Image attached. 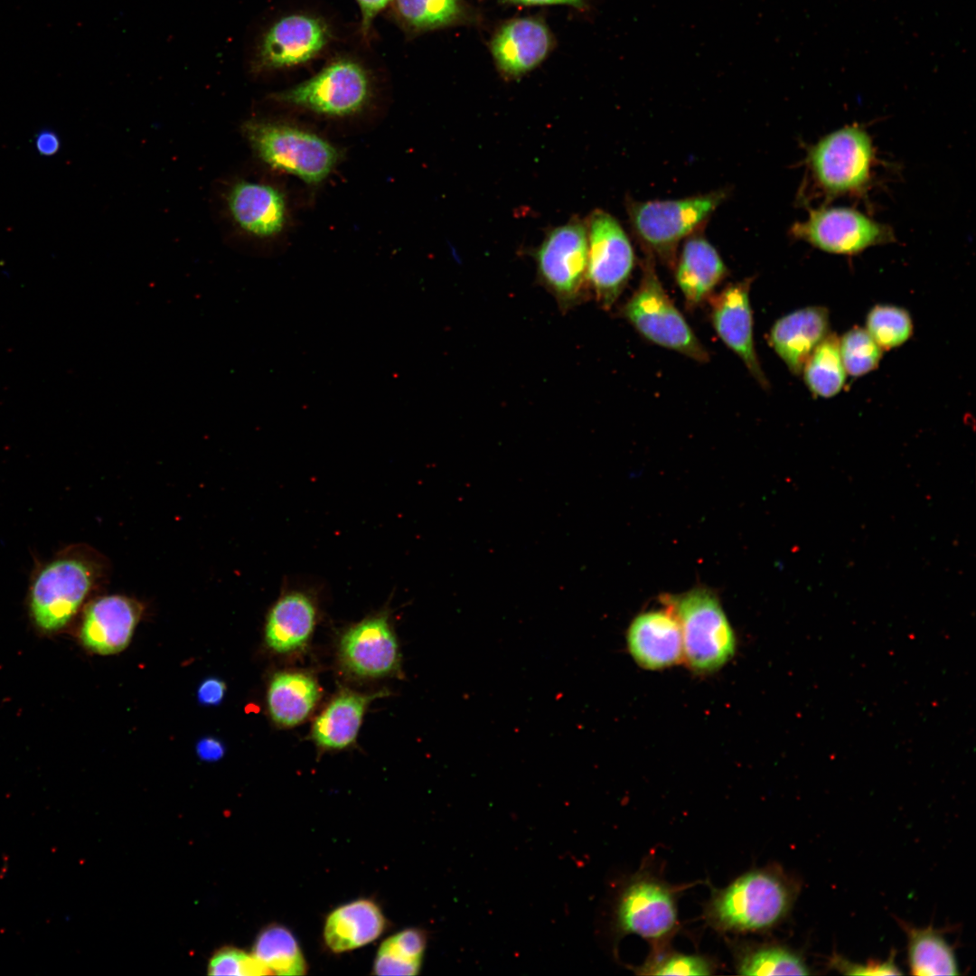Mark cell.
I'll use <instances>...</instances> for the list:
<instances>
[{
	"label": "cell",
	"instance_id": "cell-1",
	"mask_svg": "<svg viewBox=\"0 0 976 976\" xmlns=\"http://www.w3.org/2000/svg\"><path fill=\"white\" fill-rule=\"evenodd\" d=\"M794 897V886L781 870L753 869L715 890L707 904L705 917L722 932L765 931L786 916Z\"/></svg>",
	"mask_w": 976,
	"mask_h": 976
},
{
	"label": "cell",
	"instance_id": "cell-2",
	"mask_svg": "<svg viewBox=\"0 0 976 976\" xmlns=\"http://www.w3.org/2000/svg\"><path fill=\"white\" fill-rule=\"evenodd\" d=\"M242 130L264 163L308 184L325 180L340 159L332 143L295 125L251 119L244 123Z\"/></svg>",
	"mask_w": 976,
	"mask_h": 976
},
{
	"label": "cell",
	"instance_id": "cell-3",
	"mask_svg": "<svg viewBox=\"0 0 976 976\" xmlns=\"http://www.w3.org/2000/svg\"><path fill=\"white\" fill-rule=\"evenodd\" d=\"M727 195L718 190L678 200H629L632 230L647 253L674 266L680 241L699 230Z\"/></svg>",
	"mask_w": 976,
	"mask_h": 976
},
{
	"label": "cell",
	"instance_id": "cell-4",
	"mask_svg": "<svg viewBox=\"0 0 976 976\" xmlns=\"http://www.w3.org/2000/svg\"><path fill=\"white\" fill-rule=\"evenodd\" d=\"M876 152L868 133L845 126L820 138L807 150L811 177L826 196L859 195L872 179Z\"/></svg>",
	"mask_w": 976,
	"mask_h": 976
},
{
	"label": "cell",
	"instance_id": "cell-5",
	"mask_svg": "<svg viewBox=\"0 0 976 976\" xmlns=\"http://www.w3.org/2000/svg\"><path fill=\"white\" fill-rule=\"evenodd\" d=\"M654 257L647 253L637 289L624 304L623 315L646 339L699 362L709 352L663 288Z\"/></svg>",
	"mask_w": 976,
	"mask_h": 976
},
{
	"label": "cell",
	"instance_id": "cell-6",
	"mask_svg": "<svg viewBox=\"0 0 976 976\" xmlns=\"http://www.w3.org/2000/svg\"><path fill=\"white\" fill-rule=\"evenodd\" d=\"M95 578L93 564L75 548L66 549L35 573L30 588V610L46 632L65 626L75 615Z\"/></svg>",
	"mask_w": 976,
	"mask_h": 976
},
{
	"label": "cell",
	"instance_id": "cell-7",
	"mask_svg": "<svg viewBox=\"0 0 976 976\" xmlns=\"http://www.w3.org/2000/svg\"><path fill=\"white\" fill-rule=\"evenodd\" d=\"M682 636L683 660L695 672L720 669L735 654L736 636L716 596L694 589L671 600Z\"/></svg>",
	"mask_w": 976,
	"mask_h": 976
},
{
	"label": "cell",
	"instance_id": "cell-8",
	"mask_svg": "<svg viewBox=\"0 0 976 976\" xmlns=\"http://www.w3.org/2000/svg\"><path fill=\"white\" fill-rule=\"evenodd\" d=\"M371 96L368 71L348 58L335 60L310 79L273 95L283 104L331 117L359 113Z\"/></svg>",
	"mask_w": 976,
	"mask_h": 976
},
{
	"label": "cell",
	"instance_id": "cell-9",
	"mask_svg": "<svg viewBox=\"0 0 976 976\" xmlns=\"http://www.w3.org/2000/svg\"><path fill=\"white\" fill-rule=\"evenodd\" d=\"M587 230V283L597 303L604 309H610L632 274L633 249L618 221L605 211L591 213Z\"/></svg>",
	"mask_w": 976,
	"mask_h": 976
},
{
	"label": "cell",
	"instance_id": "cell-10",
	"mask_svg": "<svg viewBox=\"0 0 976 976\" xmlns=\"http://www.w3.org/2000/svg\"><path fill=\"white\" fill-rule=\"evenodd\" d=\"M587 250V226L573 221L552 230L536 251L539 277L564 311L584 294Z\"/></svg>",
	"mask_w": 976,
	"mask_h": 976
},
{
	"label": "cell",
	"instance_id": "cell-11",
	"mask_svg": "<svg viewBox=\"0 0 976 976\" xmlns=\"http://www.w3.org/2000/svg\"><path fill=\"white\" fill-rule=\"evenodd\" d=\"M793 238L828 253L855 255L895 240L888 225L849 207L810 209L807 218L790 230Z\"/></svg>",
	"mask_w": 976,
	"mask_h": 976
},
{
	"label": "cell",
	"instance_id": "cell-12",
	"mask_svg": "<svg viewBox=\"0 0 976 976\" xmlns=\"http://www.w3.org/2000/svg\"><path fill=\"white\" fill-rule=\"evenodd\" d=\"M615 925L620 934L661 944L678 925L675 889L647 872L633 876L618 896Z\"/></svg>",
	"mask_w": 976,
	"mask_h": 976
},
{
	"label": "cell",
	"instance_id": "cell-13",
	"mask_svg": "<svg viewBox=\"0 0 976 976\" xmlns=\"http://www.w3.org/2000/svg\"><path fill=\"white\" fill-rule=\"evenodd\" d=\"M331 37L328 23L320 16L285 15L263 33L254 65L258 70H273L306 63L327 46Z\"/></svg>",
	"mask_w": 976,
	"mask_h": 976
},
{
	"label": "cell",
	"instance_id": "cell-14",
	"mask_svg": "<svg viewBox=\"0 0 976 976\" xmlns=\"http://www.w3.org/2000/svg\"><path fill=\"white\" fill-rule=\"evenodd\" d=\"M340 660L351 673L379 678L399 672L398 642L386 613L367 617L349 628L340 642Z\"/></svg>",
	"mask_w": 976,
	"mask_h": 976
},
{
	"label": "cell",
	"instance_id": "cell-15",
	"mask_svg": "<svg viewBox=\"0 0 976 976\" xmlns=\"http://www.w3.org/2000/svg\"><path fill=\"white\" fill-rule=\"evenodd\" d=\"M750 285L751 279H745L727 286L718 294L711 302V322L718 335L742 360L752 377L762 388L768 389L755 348Z\"/></svg>",
	"mask_w": 976,
	"mask_h": 976
},
{
	"label": "cell",
	"instance_id": "cell-16",
	"mask_svg": "<svg viewBox=\"0 0 976 976\" xmlns=\"http://www.w3.org/2000/svg\"><path fill=\"white\" fill-rule=\"evenodd\" d=\"M626 643L631 656L644 669L660 670L683 660L680 626L670 607L637 615L629 625Z\"/></svg>",
	"mask_w": 976,
	"mask_h": 976
},
{
	"label": "cell",
	"instance_id": "cell-17",
	"mask_svg": "<svg viewBox=\"0 0 976 976\" xmlns=\"http://www.w3.org/2000/svg\"><path fill=\"white\" fill-rule=\"evenodd\" d=\"M141 613L142 606L126 596L99 597L85 610L80 639L94 652H118L129 643Z\"/></svg>",
	"mask_w": 976,
	"mask_h": 976
},
{
	"label": "cell",
	"instance_id": "cell-18",
	"mask_svg": "<svg viewBox=\"0 0 976 976\" xmlns=\"http://www.w3.org/2000/svg\"><path fill=\"white\" fill-rule=\"evenodd\" d=\"M227 204L239 229L256 238L276 237L286 225L285 195L270 184L239 182L230 190Z\"/></svg>",
	"mask_w": 976,
	"mask_h": 976
},
{
	"label": "cell",
	"instance_id": "cell-19",
	"mask_svg": "<svg viewBox=\"0 0 976 976\" xmlns=\"http://www.w3.org/2000/svg\"><path fill=\"white\" fill-rule=\"evenodd\" d=\"M551 44V35L545 23L526 17L504 23L494 34L491 51L502 73L518 77L539 65Z\"/></svg>",
	"mask_w": 976,
	"mask_h": 976
},
{
	"label": "cell",
	"instance_id": "cell-20",
	"mask_svg": "<svg viewBox=\"0 0 976 976\" xmlns=\"http://www.w3.org/2000/svg\"><path fill=\"white\" fill-rule=\"evenodd\" d=\"M828 333V310L808 306L778 319L770 331L769 343L789 371L800 375L810 354Z\"/></svg>",
	"mask_w": 976,
	"mask_h": 976
},
{
	"label": "cell",
	"instance_id": "cell-21",
	"mask_svg": "<svg viewBox=\"0 0 976 976\" xmlns=\"http://www.w3.org/2000/svg\"><path fill=\"white\" fill-rule=\"evenodd\" d=\"M727 267L716 249L699 232L686 238L676 267V281L689 307L711 296L726 277Z\"/></svg>",
	"mask_w": 976,
	"mask_h": 976
},
{
	"label": "cell",
	"instance_id": "cell-22",
	"mask_svg": "<svg viewBox=\"0 0 976 976\" xmlns=\"http://www.w3.org/2000/svg\"><path fill=\"white\" fill-rule=\"evenodd\" d=\"M389 692L360 693L342 690L314 719L311 737L326 750L345 748L354 743L369 704Z\"/></svg>",
	"mask_w": 976,
	"mask_h": 976
},
{
	"label": "cell",
	"instance_id": "cell-23",
	"mask_svg": "<svg viewBox=\"0 0 976 976\" xmlns=\"http://www.w3.org/2000/svg\"><path fill=\"white\" fill-rule=\"evenodd\" d=\"M315 620V605L309 596L299 591L283 595L267 616V645L280 653L301 649L310 638Z\"/></svg>",
	"mask_w": 976,
	"mask_h": 976
},
{
	"label": "cell",
	"instance_id": "cell-24",
	"mask_svg": "<svg viewBox=\"0 0 976 976\" xmlns=\"http://www.w3.org/2000/svg\"><path fill=\"white\" fill-rule=\"evenodd\" d=\"M385 928V918L371 900L360 899L333 910L326 919L324 941L334 953L351 951L377 939Z\"/></svg>",
	"mask_w": 976,
	"mask_h": 976
},
{
	"label": "cell",
	"instance_id": "cell-25",
	"mask_svg": "<svg viewBox=\"0 0 976 976\" xmlns=\"http://www.w3.org/2000/svg\"><path fill=\"white\" fill-rule=\"evenodd\" d=\"M321 696L314 678L301 671H282L272 678L267 690V707L272 719L282 727L305 721Z\"/></svg>",
	"mask_w": 976,
	"mask_h": 976
},
{
	"label": "cell",
	"instance_id": "cell-26",
	"mask_svg": "<svg viewBox=\"0 0 976 976\" xmlns=\"http://www.w3.org/2000/svg\"><path fill=\"white\" fill-rule=\"evenodd\" d=\"M907 935V957L914 975H958L959 968L953 948L940 931L932 926L916 928L903 924Z\"/></svg>",
	"mask_w": 976,
	"mask_h": 976
},
{
	"label": "cell",
	"instance_id": "cell-27",
	"mask_svg": "<svg viewBox=\"0 0 976 976\" xmlns=\"http://www.w3.org/2000/svg\"><path fill=\"white\" fill-rule=\"evenodd\" d=\"M802 373L808 389L818 397L831 398L841 390L847 372L840 357V339L835 334L829 333L814 348Z\"/></svg>",
	"mask_w": 976,
	"mask_h": 976
},
{
	"label": "cell",
	"instance_id": "cell-28",
	"mask_svg": "<svg viewBox=\"0 0 976 976\" xmlns=\"http://www.w3.org/2000/svg\"><path fill=\"white\" fill-rule=\"evenodd\" d=\"M427 945L426 934L416 928L403 930L380 945L374 962L377 975H417Z\"/></svg>",
	"mask_w": 976,
	"mask_h": 976
},
{
	"label": "cell",
	"instance_id": "cell-29",
	"mask_svg": "<svg viewBox=\"0 0 976 976\" xmlns=\"http://www.w3.org/2000/svg\"><path fill=\"white\" fill-rule=\"evenodd\" d=\"M253 954L272 973L278 975H303L306 963L297 941L292 933L282 925H270L257 937Z\"/></svg>",
	"mask_w": 976,
	"mask_h": 976
},
{
	"label": "cell",
	"instance_id": "cell-30",
	"mask_svg": "<svg viewBox=\"0 0 976 976\" xmlns=\"http://www.w3.org/2000/svg\"><path fill=\"white\" fill-rule=\"evenodd\" d=\"M392 9L407 31L421 33L455 23L463 19L461 0H393Z\"/></svg>",
	"mask_w": 976,
	"mask_h": 976
},
{
	"label": "cell",
	"instance_id": "cell-31",
	"mask_svg": "<svg viewBox=\"0 0 976 976\" xmlns=\"http://www.w3.org/2000/svg\"><path fill=\"white\" fill-rule=\"evenodd\" d=\"M737 972L740 975H809L802 958L779 945L746 946L739 952Z\"/></svg>",
	"mask_w": 976,
	"mask_h": 976
},
{
	"label": "cell",
	"instance_id": "cell-32",
	"mask_svg": "<svg viewBox=\"0 0 976 976\" xmlns=\"http://www.w3.org/2000/svg\"><path fill=\"white\" fill-rule=\"evenodd\" d=\"M866 325V330L882 350L902 345L913 333V323L908 312L889 305H877L871 308Z\"/></svg>",
	"mask_w": 976,
	"mask_h": 976
},
{
	"label": "cell",
	"instance_id": "cell-33",
	"mask_svg": "<svg viewBox=\"0 0 976 976\" xmlns=\"http://www.w3.org/2000/svg\"><path fill=\"white\" fill-rule=\"evenodd\" d=\"M840 352L847 374L863 376L875 370L882 349L866 329L854 327L840 339Z\"/></svg>",
	"mask_w": 976,
	"mask_h": 976
},
{
	"label": "cell",
	"instance_id": "cell-34",
	"mask_svg": "<svg viewBox=\"0 0 976 976\" xmlns=\"http://www.w3.org/2000/svg\"><path fill=\"white\" fill-rule=\"evenodd\" d=\"M714 964L707 957L664 951L661 946L655 951L637 973L644 975H710Z\"/></svg>",
	"mask_w": 976,
	"mask_h": 976
},
{
	"label": "cell",
	"instance_id": "cell-35",
	"mask_svg": "<svg viewBox=\"0 0 976 976\" xmlns=\"http://www.w3.org/2000/svg\"><path fill=\"white\" fill-rule=\"evenodd\" d=\"M211 975H266L272 971L254 955L233 948L219 951L209 965Z\"/></svg>",
	"mask_w": 976,
	"mask_h": 976
},
{
	"label": "cell",
	"instance_id": "cell-36",
	"mask_svg": "<svg viewBox=\"0 0 976 976\" xmlns=\"http://www.w3.org/2000/svg\"><path fill=\"white\" fill-rule=\"evenodd\" d=\"M831 965L838 971L848 975H901L895 962V953L884 962H868L865 964L854 963L839 955H834Z\"/></svg>",
	"mask_w": 976,
	"mask_h": 976
},
{
	"label": "cell",
	"instance_id": "cell-37",
	"mask_svg": "<svg viewBox=\"0 0 976 976\" xmlns=\"http://www.w3.org/2000/svg\"><path fill=\"white\" fill-rule=\"evenodd\" d=\"M393 0H356L361 14V31L368 37L374 18Z\"/></svg>",
	"mask_w": 976,
	"mask_h": 976
},
{
	"label": "cell",
	"instance_id": "cell-38",
	"mask_svg": "<svg viewBox=\"0 0 976 976\" xmlns=\"http://www.w3.org/2000/svg\"><path fill=\"white\" fill-rule=\"evenodd\" d=\"M225 689L222 680L216 678L206 679L198 689V699L204 705H217L222 700Z\"/></svg>",
	"mask_w": 976,
	"mask_h": 976
},
{
	"label": "cell",
	"instance_id": "cell-39",
	"mask_svg": "<svg viewBox=\"0 0 976 976\" xmlns=\"http://www.w3.org/2000/svg\"><path fill=\"white\" fill-rule=\"evenodd\" d=\"M196 752L202 760L216 761L223 756L224 747L218 739L204 737L197 743Z\"/></svg>",
	"mask_w": 976,
	"mask_h": 976
},
{
	"label": "cell",
	"instance_id": "cell-40",
	"mask_svg": "<svg viewBox=\"0 0 976 976\" xmlns=\"http://www.w3.org/2000/svg\"><path fill=\"white\" fill-rule=\"evenodd\" d=\"M35 147L37 152L42 155H52L59 151V137L52 130H42L36 136Z\"/></svg>",
	"mask_w": 976,
	"mask_h": 976
},
{
	"label": "cell",
	"instance_id": "cell-41",
	"mask_svg": "<svg viewBox=\"0 0 976 976\" xmlns=\"http://www.w3.org/2000/svg\"><path fill=\"white\" fill-rule=\"evenodd\" d=\"M507 3L521 4V5H553V4H564L573 5L575 7H581L584 5V0H503Z\"/></svg>",
	"mask_w": 976,
	"mask_h": 976
}]
</instances>
